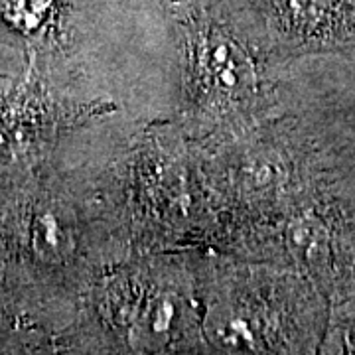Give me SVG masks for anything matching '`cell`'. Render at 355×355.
Wrapping results in <instances>:
<instances>
[{
	"instance_id": "1",
	"label": "cell",
	"mask_w": 355,
	"mask_h": 355,
	"mask_svg": "<svg viewBox=\"0 0 355 355\" xmlns=\"http://www.w3.org/2000/svg\"><path fill=\"white\" fill-rule=\"evenodd\" d=\"M308 79L302 107L310 140L355 221V60L318 67Z\"/></svg>"
}]
</instances>
